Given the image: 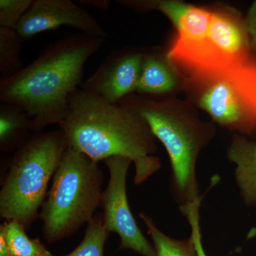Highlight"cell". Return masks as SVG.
<instances>
[{"instance_id":"6da1fadb","label":"cell","mask_w":256,"mask_h":256,"mask_svg":"<svg viewBox=\"0 0 256 256\" xmlns=\"http://www.w3.org/2000/svg\"><path fill=\"white\" fill-rule=\"evenodd\" d=\"M68 146L96 162L114 156L132 160L134 182L140 184L161 168L156 138L136 110L112 104L77 89L70 96L68 112L58 124Z\"/></svg>"},{"instance_id":"7a4b0ae2","label":"cell","mask_w":256,"mask_h":256,"mask_svg":"<svg viewBox=\"0 0 256 256\" xmlns=\"http://www.w3.org/2000/svg\"><path fill=\"white\" fill-rule=\"evenodd\" d=\"M105 42L78 33L50 44L28 66L1 79L0 100L22 108L32 130L60 124L82 82L86 63Z\"/></svg>"},{"instance_id":"3957f363","label":"cell","mask_w":256,"mask_h":256,"mask_svg":"<svg viewBox=\"0 0 256 256\" xmlns=\"http://www.w3.org/2000/svg\"><path fill=\"white\" fill-rule=\"evenodd\" d=\"M118 104L138 112L164 146L172 168L171 188L180 207L198 201L197 160L214 138L216 124L201 118L191 100L175 96L131 94Z\"/></svg>"},{"instance_id":"277c9868","label":"cell","mask_w":256,"mask_h":256,"mask_svg":"<svg viewBox=\"0 0 256 256\" xmlns=\"http://www.w3.org/2000/svg\"><path fill=\"white\" fill-rule=\"evenodd\" d=\"M102 183L98 162L68 146L40 213L47 242L68 238L92 220L100 207Z\"/></svg>"},{"instance_id":"5b68a950","label":"cell","mask_w":256,"mask_h":256,"mask_svg":"<svg viewBox=\"0 0 256 256\" xmlns=\"http://www.w3.org/2000/svg\"><path fill=\"white\" fill-rule=\"evenodd\" d=\"M68 142L62 130L38 133L15 152L0 191V216L25 229L40 216Z\"/></svg>"},{"instance_id":"8992f818","label":"cell","mask_w":256,"mask_h":256,"mask_svg":"<svg viewBox=\"0 0 256 256\" xmlns=\"http://www.w3.org/2000/svg\"><path fill=\"white\" fill-rule=\"evenodd\" d=\"M184 92L215 124L235 134L256 128V55L222 72L186 78Z\"/></svg>"},{"instance_id":"52a82bcc","label":"cell","mask_w":256,"mask_h":256,"mask_svg":"<svg viewBox=\"0 0 256 256\" xmlns=\"http://www.w3.org/2000/svg\"><path fill=\"white\" fill-rule=\"evenodd\" d=\"M204 40L191 45L172 44L168 58L186 78L216 73L244 62L252 55L246 18L234 8H214Z\"/></svg>"},{"instance_id":"ba28073f","label":"cell","mask_w":256,"mask_h":256,"mask_svg":"<svg viewBox=\"0 0 256 256\" xmlns=\"http://www.w3.org/2000/svg\"><path fill=\"white\" fill-rule=\"evenodd\" d=\"M104 162L109 171V180L102 192L100 207L108 232L118 235L120 249L132 250L142 256H156L153 245L143 235L128 203L126 178L132 160L114 156Z\"/></svg>"},{"instance_id":"9c48e42d","label":"cell","mask_w":256,"mask_h":256,"mask_svg":"<svg viewBox=\"0 0 256 256\" xmlns=\"http://www.w3.org/2000/svg\"><path fill=\"white\" fill-rule=\"evenodd\" d=\"M62 26L76 28L89 36L107 37L96 18L70 0H35L15 30L24 42Z\"/></svg>"},{"instance_id":"30bf717a","label":"cell","mask_w":256,"mask_h":256,"mask_svg":"<svg viewBox=\"0 0 256 256\" xmlns=\"http://www.w3.org/2000/svg\"><path fill=\"white\" fill-rule=\"evenodd\" d=\"M144 52L116 50L102 60L82 89L112 104H118L128 96L136 94Z\"/></svg>"},{"instance_id":"8fae6325","label":"cell","mask_w":256,"mask_h":256,"mask_svg":"<svg viewBox=\"0 0 256 256\" xmlns=\"http://www.w3.org/2000/svg\"><path fill=\"white\" fill-rule=\"evenodd\" d=\"M119 4L132 9L156 10L168 18L176 32L172 43L191 45L204 40L210 31L213 10L200 8L176 0L118 1Z\"/></svg>"},{"instance_id":"7c38bea8","label":"cell","mask_w":256,"mask_h":256,"mask_svg":"<svg viewBox=\"0 0 256 256\" xmlns=\"http://www.w3.org/2000/svg\"><path fill=\"white\" fill-rule=\"evenodd\" d=\"M186 77L168 58L166 52L152 48L144 52L136 94L160 97L184 92Z\"/></svg>"},{"instance_id":"4fadbf2b","label":"cell","mask_w":256,"mask_h":256,"mask_svg":"<svg viewBox=\"0 0 256 256\" xmlns=\"http://www.w3.org/2000/svg\"><path fill=\"white\" fill-rule=\"evenodd\" d=\"M227 158L236 164V180L246 203L256 206V143L234 134Z\"/></svg>"},{"instance_id":"5bb4252c","label":"cell","mask_w":256,"mask_h":256,"mask_svg":"<svg viewBox=\"0 0 256 256\" xmlns=\"http://www.w3.org/2000/svg\"><path fill=\"white\" fill-rule=\"evenodd\" d=\"M31 119L22 108L13 104L0 105V150H18L28 140Z\"/></svg>"},{"instance_id":"9a60e30c","label":"cell","mask_w":256,"mask_h":256,"mask_svg":"<svg viewBox=\"0 0 256 256\" xmlns=\"http://www.w3.org/2000/svg\"><path fill=\"white\" fill-rule=\"evenodd\" d=\"M26 229L14 220H6L0 226L11 256H54L38 238H30Z\"/></svg>"},{"instance_id":"2e32d148","label":"cell","mask_w":256,"mask_h":256,"mask_svg":"<svg viewBox=\"0 0 256 256\" xmlns=\"http://www.w3.org/2000/svg\"><path fill=\"white\" fill-rule=\"evenodd\" d=\"M148 233L153 242L156 256H198L192 236L186 240H176L162 232L152 218L146 213H140Z\"/></svg>"},{"instance_id":"e0dca14e","label":"cell","mask_w":256,"mask_h":256,"mask_svg":"<svg viewBox=\"0 0 256 256\" xmlns=\"http://www.w3.org/2000/svg\"><path fill=\"white\" fill-rule=\"evenodd\" d=\"M21 38L12 28H0V74L1 79L14 75L24 68L20 58Z\"/></svg>"},{"instance_id":"ac0fdd59","label":"cell","mask_w":256,"mask_h":256,"mask_svg":"<svg viewBox=\"0 0 256 256\" xmlns=\"http://www.w3.org/2000/svg\"><path fill=\"white\" fill-rule=\"evenodd\" d=\"M108 236L102 214H97L87 224L80 244L73 252L64 256H104V248Z\"/></svg>"},{"instance_id":"d6986e66","label":"cell","mask_w":256,"mask_h":256,"mask_svg":"<svg viewBox=\"0 0 256 256\" xmlns=\"http://www.w3.org/2000/svg\"><path fill=\"white\" fill-rule=\"evenodd\" d=\"M34 0H0V28L15 30Z\"/></svg>"},{"instance_id":"ffe728a7","label":"cell","mask_w":256,"mask_h":256,"mask_svg":"<svg viewBox=\"0 0 256 256\" xmlns=\"http://www.w3.org/2000/svg\"><path fill=\"white\" fill-rule=\"evenodd\" d=\"M202 200V198L186 206L180 207V210L182 214L185 216L191 226V236L194 242L198 256H207L202 244L200 225V208Z\"/></svg>"},{"instance_id":"44dd1931","label":"cell","mask_w":256,"mask_h":256,"mask_svg":"<svg viewBox=\"0 0 256 256\" xmlns=\"http://www.w3.org/2000/svg\"><path fill=\"white\" fill-rule=\"evenodd\" d=\"M252 53L256 55V0L252 3L245 16Z\"/></svg>"},{"instance_id":"7402d4cb","label":"cell","mask_w":256,"mask_h":256,"mask_svg":"<svg viewBox=\"0 0 256 256\" xmlns=\"http://www.w3.org/2000/svg\"><path fill=\"white\" fill-rule=\"evenodd\" d=\"M77 4L90 6L98 10H107L109 9L110 2L108 0H79Z\"/></svg>"},{"instance_id":"603a6c76","label":"cell","mask_w":256,"mask_h":256,"mask_svg":"<svg viewBox=\"0 0 256 256\" xmlns=\"http://www.w3.org/2000/svg\"><path fill=\"white\" fill-rule=\"evenodd\" d=\"M0 256H11L8 242H6L4 236L1 232H0Z\"/></svg>"}]
</instances>
